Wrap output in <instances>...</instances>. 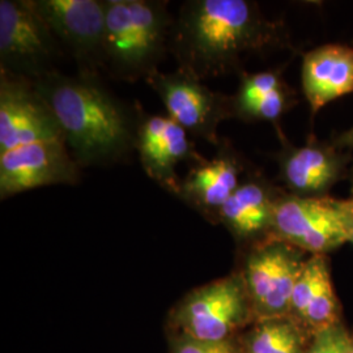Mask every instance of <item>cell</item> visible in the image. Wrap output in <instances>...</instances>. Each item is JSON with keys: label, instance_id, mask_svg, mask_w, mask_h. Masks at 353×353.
<instances>
[{"label": "cell", "instance_id": "obj_14", "mask_svg": "<svg viewBox=\"0 0 353 353\" xmlns=\"http://www.w3.org/2000/svg\"><path fill=\"white\" fill-rule=\"evenodd\" d=\"M281 189L259 172H248L239 189L221 207L217 221L237 240L252 241L254 245L268 240Z\"/></svg>", "mask_w": 353, "mask_h": 353}, {"label": "cell", "instance_id": "obj_1", "mask_svg": "<svg viewBox=\"0 0 353 353\" xmlns=\"http://www.w3.org/2000/svg\"><path fill=\"white\" fill-rule=\"evenodd\" d=\"M288 46L284 23L249 0L185 1L170 36L178 68L203 81L236 72L248 55Z\"/></svg>", "mask_w": 353, "mask_h": 353}, {"label": "cell", "instance_id": "obj_16", "mask_svg": "<svg viewBox=\"0 0 353 353\" xmlns=\"http://www.w3.org/2000/svg\"><path fill=\"white\" fill-rule=\"evenodd\" d=\"M296 103V92L284 80L281 70L242 71L239 89L232 96V112L233 118L242 122H271L278 126Z\"/></svg>", "mask_w": 353, "mask_h": 353}, {"label": "cell", "instance_id": "obj_8", "mask_svg": "<svg viewBox=\"0 0 353 353\" xmlns=\"http://www.w3.org/2000/svg\"><path fill=\"white\" fill-rule=\"evenodd\" d=\"M283 148L279 153V178L283 189L305 198L330 196L331 189L351 178L353 153L332 141L309 137L301 147L292 145L279 130ZM353 165V164H352Z\"/></svg>", "mask_w": 353, "mask_h": 353}, {"label": "cell", "instance_id": "obj_15", "mask_svg": "<svg viewBox=\"0 0 353 353\" xmlns=\"http://www.w3.org/2000/svg\"><path fill=\"white\" fill-rule=\"evenodd\" d=\"M301 83L312 114L353 92V49L323 45L303 54Z\"/></svg>", "mask_w": 353, "mask_h": 353}, {"label": "cell", "instance_id": "obj_10", "mask_svg": "<svg viewBox=\"0 0 353 353\" xmlns=\"http://www.w3.org/2000/svg\"><path fill=\"white\" fill-rule=\"evenodd\" d=\"M63 139V131L34 83L0 74V153L43 140Z\"/></svg>", "mask_w": 353, "mask_h": 353}, {"label": "cell", "instance_id": "obj_9", "mask_svg": "<svg viewBox=\"0 0 353 353\" xmlns=\"http://www.w3.org/2000/svg\"><path fill=\"white\" fill-rule=\"evenodd\" d=\"M80 170L63 139L13 148L0 153V198L51 185H77Z\"/></svg>", "mask_w": 353, "mask_h": 353}, {"label": "cell", "instance_id": "obj_13", "mask_svg": "<svg viewBox=\"0 0 353 353\" xmlns=\"http://www.w3.org/2000/svg\"><path fill=\"white\" fill-rule=\"evenodd\" d=\"M217 147L214 159H203L191 166L176 194L182 202L214 221L248 174L245 161L228 141H220Z\"/></svg>", "mask_w": 353, "mask_h": 353}, {"label": "cell", "instance_id": "obj_22", "mask_svg": "<svg viewBox=\"0 0 353 353\" xmlns=\"http://www.w3.org/2000/svg\"><path fill=\"white\" fill-rule=\"evenodd\" d=\"M345 353H353V338L352 341H351V343H350V345H348V348H347Z\"/></svg>", "mask_w": 353, "mask_h": 353}, {"label": "cell", "instance_id": "obj_20", "mask_svg": "<svg viewBox=\"0 0 353 353\" xmlns=\"http://www.w3.org/2000/svg\"><path fill=\"white\" fill-rule=\"evenodd\" d=\"M338 148L341 150H345V151H350L353 153V127L341 132L339 135H336L334 139L331 140ZM351 179H352L353 185V165H352V173H351Z\"/></svg>", "mask_w": 353, "mask_h": 353}, {"label": "cell", "instance_id": "obj_3", "mask_svg": "<svg viewBox=\"0 0 353 353\" xmlns=\"http://www.w3.org/2000/svg\"><path fill=\"white\" fill-rule=\"evenodd\" d=\"M63 55L34 0L0 1V74L34 83L58 71Z\"/></svg>", "mask_w": 353, "mask_h": 353}, {"label": "cell", "instance_id": "obj_11", "mask_svg": "<svg viewBox=\"0 0 353 353\" xmlns=\"http://www.w3.org/2000/svg\"><path fill=\"white\" fill-rule=\"evenodd\" d=\"M249 301L240 275L216 280L194 290L179 312L186 335L203 341H227Z\"/></svg>", "mask_w": 353, "mask_h": 353}, {"label": "cell", "instance_id": "obj_7", "mask_svg": "<svg viewBox=\"0 0 353 353\" xmlns=\"http://www.w3.org/2000/svg\"><path fill=\"white\" fill-rule=\"evenodd\" d=\"M63 51L83 75L100 76L103 70L105 0H34Z\"/></svg>", "mask_w": 353, "mask_h": 353}, {"label": "cell", "instance_id": "obj_19", "mask_svg": "<svg viewBox=\"0 0 353 353\" xmlns=\"http://www.w3.org/2000/svg\"><path fill=\"white\" fill-rule=\"evenodd\" d=\"M176 353H239L228 341H203L185 335L178 341Z\"/></svg>", "mask_w": 353, "mask_h": 353}, {"label": "cell", "instance_id": "obj_12", "mask_svg": "<svg viewBox=\"0 0 353 353\" xmlns=\"http://www.w3.org/2000/svg\"><path fill=\"white\" fill-rule=\"evenodd\" d=\"M137 152L147 176L176 196L182 181L176 166L181 163L192 166L204 159L190 140L189 132L168 115H143Z\"/></svg>", "mask_w": 353, "mask_h": 353}, {"label": "cell", "instance_id": "obj_17", "mask_svg": "<svg viewBox=\"0 0 353 353\" xmlns=\"http://www.w3.org/2000/svg\"><path fill=\"white\" fill-rule=\"evenodd\" d=\"M303 339L299 328L284 318H271L255 328L248 353H301Z\"/></svg>", "mask_w": 353, "mask_h": 353}, {"label": "cell", "instance_id": "obj_4", "mask_svg": "<svg viewBox=\"0 0 353 353\" xmlns=\"http://www.w3.org/2000/svg\"><path fill=\"white\" fill-rule=\"evenodd\" d=\"M270 239L310 255H327L348 242L347 199L305 198L281 189Z\"/></svg>", "mask_w": 353, "mask_h": 353}, {"label": "cell", "instance_id": "obj_2", "mask_svg": "<svg viewBox=\"0 0 353 353\" xmlns=\"http://www.w3.org/2000/svg\"><path fill=\"white\" fill-rule=\"evenodd\" d=\"M34 87L55 114L80 168L121 163L137 151L143 114L114 96L100 76L58 70L37 79Z\"/></svg>", "mask_w": 353, "mask_h": 353}, {"label": "cell", "instance_id": "obj_18", "mask_svg": "<svg viewBox=\"0 0 353 353\" xmlns=\"http://www.w3.org/2000/svg\"><path fill=\"white\" fill-rule=\"evenodd\" d=\"M352 336L341 322L314 334L307 353H345Z\"/></svg>", "mask_w": 353, "mask_h": 353}, {"label": "cell", "instance_id": "obj_6", "mask_svg": "<svg viewBox=\"0 0 353 353\" xmlns=\"http://www.w3.org/2000/svg\"><path fill=\"white\" fill-rule=\"evenodd\" d=\"M145 81L164 103L168 117L192 137L220 144L217 128L233 118L232 96L214 92L181 68L169 74L156 71Z\"/></svg>", "mask_w": 353, "mask_h": 353}, {"label": "cell", "instance_id": "obj_21", "mask_svg": "<svg viewBox=\"0 0 353 353\" xmlns=\"http://www.w3.org/2000/svg\"><path fill=\"white\" fill-rule=\"evenodd\" d=\"M347 223H348V242L353 245V196L347 199Z\"/></svg>", "mask_w": 353, "mask_h": 353}, {"label": "cell", "instance_id": "obj_5", "mask_svg": "<svg viewBox=\"0 0 353 353\" xmlns=\"http://www.w3.org/2000/svg\"><path fill=\"white\" fill-rule=\"evenodd\" d=\"M306 252L283 241L255 243L246 255L241 276L249 301L265 319L290 313L292 294Z\"/></svg>", "mask_w": 353, "mask_h": 353}]
</instances>
